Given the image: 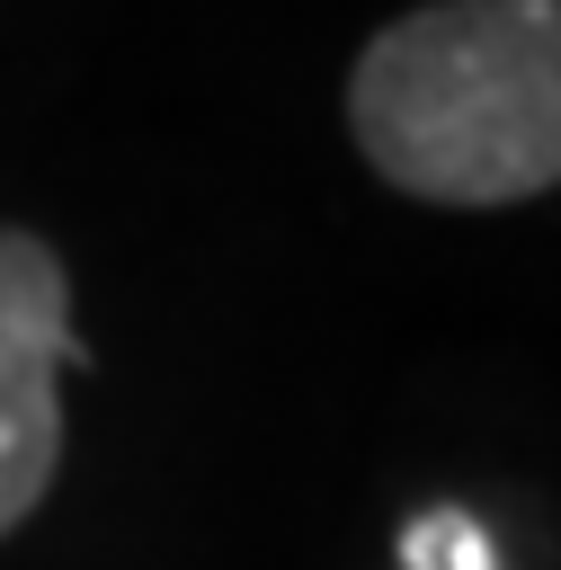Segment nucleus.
Instances as JSON below:
<instances>
[{
  "label": "nucleus",
  "instance_id": "1",
  "mask_svg": "<svg viewBox=\"0 0 561 570\" xmlns=\"http://www.w3.org/2000/svg\"><path fill=\"white\" fill-rule=\"evenodd\" d=\"M365 169L419 205H525L561 187V0H427L347 71Z\"/></svg>",
  "mask_w": 561,
  "mask_h": 570
},
{
  "label": "nucleus",
  "instance_id": "2",
  "mask_svg": "<svg viewBox=\"0 0 561 570\" xmlns=\"http://www.w3.org/2000/svg\"><path fill=\"white\" fill-rule=\"evenodd\" d=\"M71 365H89L71 338V276L36 232L0 223V534H18L53 490Z\"/></svg>",
  "mask_w": 561,
  "mask_h": 570
}]
</instances>
